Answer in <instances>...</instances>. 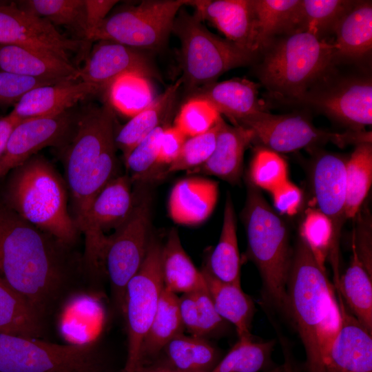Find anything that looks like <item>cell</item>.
<instances>
[{
  "instance_id": "cell-34",
  "label": "cell",
  "mask_w": 372,
  "mask_h": 372,
  "mask_svg": "<svg viewBox=\"0 0 372 372\" xmlns=\"http://www.w3.org/2000/svg\"><path fill=\"white\" fill-rule=\"evenodd\" d=\"M300 0H251L256 51L269 46L273 37L291 31Z\"/></svg>"
},
{
  "instance_id": "cell-26",
  "label": "cell",
  "mask_w": 372,
  "mask_h": 372,
  "mask_svg": "<svg viewBox=\"0 0 372 372\" xmlns=\"http://www.w3.org/2000/svg\"><path fill=\"white\" fill-rule=\"evenodd\" d=\"M200 270L219 316L234 326L238 338L251 337L255 306L251 297L243 291L241 285L218 280L204 266Z\"/></svg>"
},
{
  "instance_id": "cell-16",
  "label": "cell",
  "mask_w": 372,
  "mask_h": 372,
  "mask_svg": "<svg viewBox=\"0 0 372 372\" xmlns=\"http://www.w3.org/2000/svg\"><path fill=\"white\" fill-rule=\"evenodd\" d=\"M346 161L340 156L322 153L313 165L312 182L318 210L331 221L333 240L329 254L334 282L339 281V243L344 220L346 207Z\"/></svg>"
},
{
  "instance_id": "cell-47",
  "label": "cell",
  "mask_w": 372,
  "mask_h": 372,
  "mask_svg": "<svg viewBox=\"0 0 372 372\" xmlns=\"http://www.w3.org/2000/svg\"><path fill=\"white\" fill-rule=\"evenodd\" d=\"M276 209L282 214L295 215L302 203L300 189L288 180L271 192Z\"/></svg>"
},
{
  "instance_id": "cell-53",
  "label": "cell",
  "mask_w": 372,
  "mask_h": 372,
  "mask_svg": "<svg viewBox=\"0 0 372 372\" xmlns=\"http://www.w3.org/2000/svg\"><path fill=\"white\" fill-rule=\"evenodd\" d=\"M137 372H184L165 364L146 366L143 364Z\"/></svg>"
},
{
  "instance_id": "cell-43",
  "label": "cell",
  "mask_w": 372,
  "mask_h": 372,
  "mask_svg": "<svg viewBox=\"0 0 372 372\" xmlns=\"http://www.w3.org/2000/svg\"><path fill=\"white\" fill-rule=\"evenodd\" d=\"M220 116L218 111L205 99L190 97L182 105L174 126L189 138L207 132Z\"/></svg>"
},
{
  "instance_id": "cell-10",
  "label": "cell",
  "mask_w": 372,
  "mask_h": 372,
  "mask_svg": "<svg viewBox=\"0 0 372 372\" xmlns=\"http://www.w3.org/2000/svg\"><path fill=\"white\" fill-rule=\"evenodd\" d=\"M162 245L150 238L145 259L127 285L123 313L126 321L127 355L124 372H137L142 366L143 342L155 315L163 282Z\"/></svg>"
},
{
  "instance_id": "cell-23",
  "label": "cell",
  "mask_w": 372,
  "mask_h": 372,
  "mask_svg": "<svg viewBox=\"0 0 372 372\" xmlns=\"http://www.w3.org/2000/svg\"><path fill=\"white\" fill-rule=\"evenodd\" d=\"M218 197L217 181L199 176L178 181L169 194L168 210L176 223L195 226L212 214Z\"/></svg>"
},
{
  "instance_id": "cell-35",
  "label": "cell",
  "mask_w": 372,
  "mask_h": 372,
  "mask_svg": "<svg viewBox=\"0 0 372 372\" xmlns=\"http://www.w3.org/2000/svg\"><path fill=\"white\" fill-rule=\"evenodd\" d=\"M356 1L300 0L291 31H303L321 38V35L333 31L342 17Z\"/></svg>"
},
{
  "instance_id": "cell-37",
  "label": "cell",
  "mask_w": 372,
  "mask_h": 372,
  "mask_svg": "<svg viewBox=\"0 0 372 372\" xmlns=\"http://www.w3.org/2000/svg\"><path fill=\"white\" fill-rule=\"evenodd\" d=\"M276 341L238 338L209 372H267Z\"/></svg>"
},
{
  "instance_id": "cell-52",
  "label": "cell",
  "mask_w": 372,
  "mask_h": 372,
  "mask_svg": "<svg viewBox=\"0 0 372 372\" xmlns=\"http://www.w3.org/2000/svg\"><path fill=\"white\" fill-rule=\"evenodd\" d=\"M21 121L11 112L6 116H0V159L5 152L11 132Z\"/></svg>"
},
{
  "instance_id": "cell-30",
  "label": "cell",
  "mask_w": 372,
  "mask_h": 372,
  "mask_svg": "<svg viewBox=\"0 0 372 372\" xmlns=\"http://www.w3.org/2000/svg\"><path fill=\"white\" fill-rule=\"evenodd\" d=\"M348 267L335 287L349 311L372 331V273L360 260L353 241Z\"/></svg>"
},
{
  "instance_id": "cell-50",
  "label": "cell",
  "mask_w": 372,
  "mask_h": 372,
  "mask_svg": "<svg viewBox=\"0 0 372 372\" xmlns=\"http://www.w3.org/2000/svg\"><path fill=\"white\" fill-rule=\"evenodd\" d=\"M356 253L365 267L372 273L371 227L369 218H362L354 231L351 240Z\"/></svg>"
},
{
  "instance_id": "cell-3",
  "label": "cell",
  "mask_w": 372,
  "mask_h": 372,
  "mask_svg": "<svg viewBox=\"0 0 372 372\" xmlns=\"http://www.w3.org/2000/svg\"><path fill=\"white\" fill-rule=\"evenodd\" d=\"M285 310L303 344L307 371L325 372L323 358L339 331L341 313L326 269L300 238L292 255Z\"/></svg>"
},
{
  "instance_id": "cell-44",
  "label": "cell",
  "mask_w": 372,
  "mask_h": 372,
  "mask_svg": "<svg viewBox=\"0 0 372 372\" xmlns=\"http://www.w3.org/2000/svg\"><path fill=\"white\" fill-rule=\"evenodd\" d=\"M163 127L156 128L124 158L132 182L142 181L158 166L159 145Z\"/></svg>"
},
{
  "instance_id": "cell-6",
  "label": "cell",
  "mask_w": 372,
  "mask_h": 372,
  "mask_svg": "<svg viewBox=\"0 0 372 372\" xmlns=\"http://www.w3.org/2000/svg\"><path fill=\"white\" fill-rule=\"evenodd\" d=\"M247 255L257 267L265 290L274 305L285 310L286 285L293 253L287 227L259 189L247 183L242 212Z\"/></svg>"
},
{
  "instance_id": "cell-40",
  "label": "cell",
  "mask_w": 372,
  "mask_h": 372,
  "mask_svg": "<svg viewBox=\"0 0 372 372\" xmlns=\"http://www.w3.org/2000/svg\"><path fill=\"white\" fill-rule=\"evenodd\" d=\"M287 164L276 152L258 147L249 167V182L257 188L273 191L287 181Z\"/></svg>"
},
{
  "instance_id": "cell-33",
  "label": "cell",
  "mask_w": 372,
  "mask_h": 372,
  "mask_svg": "<svg viewBox=\"0 0 372 372\" xmlns=\"http://www.w3.org/2000/svg\"><path fill=\"white\" fill-rule=\"evenodd\" d=\"M184 330L179 311L178 296L163 287L152 322L143 342L142 365L148 358L158 355L170 340L183 333Z\"/></svg>"
},
{
  "instance_id": "cell-12",
  "label": "cell",
  "mask_w": 372,
  "mask_h": 372,
  "mask_svg": "<svg viewBox=\"0 0 372 372\" xmlns=\"http://www.w3.org/2000/svg\"><path fill=\"white\" fill-rule=\"evenodd\" d=\"M240 126L251 129L254 140L278 153L292 152L328 143L343 147L371 142V132L325 131L316 127L308 118L298 114L274 115L266 112L245 121Z\"/></svg>"
},
{
  "instance_id": "cell-4",
  "label": "cell",
  "mask_w": 372,
  "mask_h": 372,
  "mask_svg": "<svg viewBox=\"0 0 372 372\" xmlns=\"http://www.w3.org/2000/svg\"><path fill=\"white\" fill-rule=\"evenodd\" d=\"M9 174L3 203L26 222L72 245L79 231L68 210L66 183L52 164L36 154Z\"/></svg>"
},
{
  "instance_id": "cell-22",
  "label": "cell",
  "mask_w": 372,
  "mask_h": 372,
  "mask_svg": "<svg viewBox=\"0 0 372 372\" xmlns=\"http://www.w3.org/2000/svg\"><path fill=\"white\" fill-rule=\"evenodd\" d=\"M254 140L251 129L230 125L222 116L213 153L205 163L190 173L214 176L232 185L238 183L242 174L245 152Z\"/></svg>"
},
{
  "instance_id": "cell-1",
  "label": "cell",
  "mask_w": 372,
  "mask_h": 372,
  "mask_svg": "<svg viewBox=\"0 0 372 372\" xmlns=\"http://www.w3.org/2000/svg\"><path fill=\"white\" fill-rule=\"evenodd\" d=\"M81 265L69 246L0 201V276L45 320L72 291Z\"/></svg>"
},
{
  "instance_id": "cell-15",
  "label": "cell",
  "mask_w": 372,
  "mask_h": 372,
  "mask_svg": "<svg viewBox=\"0 0 372 372\" xmlns=\"http://www.w3.org/2000/svg\"><path fill=\"white\" fill-rule=\"evenodd\" d=\"M298 103L317 109L351 127V130H363L372 123V83L369 79H345L311 89Z\"/></svg>"
},
{
  "instance_id": "cell-48",
  "label": "cell",
  "mask_w": 372,
  "mask_h": 372,
  "mask_svg": "<svg viewBox=\"0 0 372 372\" xmlns=\"http://www.w3.org/2000/svg\"><path fill=\"white\" fill-rule=\"evenodd\" d=\"M187 136L175 126L164 128L161 134L158 166H169L178 156Z\"/></svg>"
},
{
  "instance_id": "cell-51",
  "label": "cell",
  "mask_w": 372,
  "mask_h": 372,
  "mask_svg": "<svg viewBox=\"0 0 372 372\" xmlns=\"http://www.w3.org/2000/svg\"><path fill=\"white\" fill-rule=\"evenodd\" d=\"M179 311L185 330L192 335L198 336V316L194 292L182 294L178 297Z\"/></svg>"
},
{
  "instance_id": "cell-19",
  "label": "cell",
  "mask_w": 372,
  "mask_h": 372,
  "mask_svg": "<svg viewBox=\"0 0 372 372\" xmlns=\"http://www.w3.org/2000/svg\"><path fill=\"white\" fill-rule=\"evenodd\" d=\"M200 21H208L231 42L254 53L255 17L251 0H187Z\"/></svg>"
},
{
  "instance_id": "cell-29",
  "label": "cell",
  "mask_w": 372,
  "mask_h": 372,
  "mask_svg": "<svg viewBox=\"0 0 372 372\" xmlns=\"http://www.w3.org/2000/svg\"><path fill=\"white\" fill-rule=\"evenodd\" d=\"M204 267L218 280L241 285V260L238 245L236 214L229 195L225 201L218 242Z\"/></svg>"
},
{
  "instance_id": "cell-46",
  "label": "cell",
  "mask_w": 372,
  "mask_h": 372,
  "mask_svg": "<svg viewBox=\"0 0 372 372\" xmlns=\"http://www.w3.org/2000/svg\"><path fill=\"white\" fill-rule=\"evenodd\" d=\"M198 316V337L207 336L219 332L225 320L216 311L207 289L194 291Z\"/></svg>"
},
{
  "instance_id": "cell-32",
  "label": "cell",
  "mask_w": 372,
  "mask_h": 372,
  "mask_svg": "<svg viewBox=\"0 0 372 372\" xmlns=\"http://www.w3.org/2000/svg\"><path fill=\"white\" fill-rule=\"evenodd\" d=\"M161 352L164 364L184 372H209L219 362L218 350L206 338L181 333L170 340Z\"/></svg>"
},
{
  "instance_id": "cell-2",
  "label": "cell",
  "mask_w": 372,
  "mask_h": 372,
  "mask_svg": "<svg viewBox=\"0 0 372 372\" xmlns=\"http://www.w3.org/2000/svg\"><path fill=\"white\" fill-rule=\"evenodd\" d=\"M114 121V110L108 103L87 107L79 113L74 133L63 149L71 216L85 242L90 237L92 205L117 176Z\"/></svg>"
},
{
  "instance_id": "cell-8",
  "label": "cell",
  "mask_w": 372,
  "mask_h": 372,
  "mask_svg": "<svg viewBox=\"0 0 372 372\" xmlns=\"http://www.w3.org/2000/svg\"><path fill=\"white\" fill-rule=\"evenodd\" d=\"M187 0L143 1L125 6L107 16L90 41H110L140 50L163 45L179 10Z\"/></svg>"
},
{
  "instance_id": "cell-11",
  "label": "cell",
  "mask_w": 372,
  "mask_h": 372,
  "mask_svg": "<svg viewBox=\"0 0 372 372\" xmlns=\"http://www.w3.org/2000/svg\"><path fill=\"white\" fill-rule=\"evenodd\" d=\"M149 224L147 197L136 198L130 216L107 238L103 256L104 272L109 278L114 304L121 313L127 285L139 270L147 253Z\"/></svg>"
},
{
  "instance_id": "cell-36",
  "label": "cell",
  "mask_w": 372,
  "mask_h": 372,
  "mask_svg": "<svg viewBox=\"0 0 372 372\" xmlns=\"http://www.w3.org/2000/svg\"><path fill=\"white\" fill-rule=\"evenodd\" d=\"M347 219L358 214L366 198L372 182V144L365 142L355 145L346 161Z\"/></svg>"
},
{
  "instance_id": "cell-17",
  "label": "cell",
  "mask_w": 372,
  "mask_h": 372,
  "mask_svg": "<svg viewBox=\"0 0 372 372\" xmlns=\"http://www.w3.org/2000/svg\"><path fill=\"white\" fill-rule=\"evenodd\" d=\"M80 68L79 79L94 85L105 92L118 78L129 74L147 77L157 75L143 50L110 41H97Z\"/></svg>"
},
{
  "instance_id": "cell-9",
  "label": "cell",
  "mask_w": 372,
  "mask_h": 372,
  "mask_svg": "<svg viewBox=\"0 0 372 372\" xmlns=\"http://www.w3.org/2000/svg\"><path fill=\"white\" fill-rule=\"evenodd\" d=\"M0 372H98L92 343L60 344L0 333Z\"/></svg>"
},
{
  "instance_id": "cell-7",
  "label": "cell",
  "mask_w": 372,
  "mask_h": 372,
  "mask_svg": "<svg viewBox=\"0 0 372 372\" xmlns=\"http://www.w3.org/2000/svg\"><path fill=\"white\" fill-rule=\"evenodd\" d=\"M172 32L180 42V80L189 96L215 83L224 72L249 63L254 57V53L209 32L194 14L182 8Z\"/></svg>"
},
{
  "instance_id": "cell-42",
  "label": "cell",
  "mask_w": 372,
  "mask_h": 372,
  "mask_svg": "<svg viewBox=\"0 0 372 372\" xmlns=\"http://www.w3.org/2000/svg\"><path fill=\"white\" fill-rule=\"evenodd\" d=\"M221 117L207 132L187 138L178 156L167 166L164 174L192 170L205 163L214 150Z\"/></svg>"
},
{
  "instance_id": "cell-31",
  "label": "cell",
  "mask_w": 372,
  "mask_h": 372,
  "mask_svg": "<svg viewBox=\"0 0 372 372\" xmlns=\"http://www.w3.org/2000/svg\"><path fill=\"white\" fill-rule=\"evenodd\" d=\"M45 331V320L0 276V333L41 339Z\"/></svg>"
},
{
  "instance_id": "cell-20",
  "label": "cell",
  "mask_w": 372,
  "mask_h": 372,
  "mask_svg": "<svg viewBox=\"0 0 372 372\" xmlns=\"http://www.w3.org/2000/svg\"><path fill=\"white\" fill-rule=\"evenodd\" d=\"M98 93L97 87L81 80L39 86L25 94L10 112L20 120L54 116Z\"/></svg>"
},
{
  "instance_id": "cell-18",
  "label": "cell",
  "mask_w": 372,
  "mask_h": 372,
  "mask_svg": "<svg viewBox=\"0 0 372 372\" xmlns=\"http://www.w3.org/2000/svg\"><path fill=\"white\" fill-rule=\"evenodd\" d=\"M336 292L341 323L323 358L325 372H372V331L356 319Z\"/></svg>"
},
{
  "instance_id": "cell-21",
  "label": "cell",
  "mask_w": 372,
  "mask_h": 372,
  "mask_svg": "<svg viewBox=\"0 0 372 372\" xmlns=\"http://www.w3.org/2000/svg\"><path fill=\"white\" fill-rule=\"evenodd\" d=\"M259 85L251 81L236 78L215 82L194 93L209 102L222 115L229 118L234 125L266 112L263 102L258 97Z\"/></svg>"
},
{
  "instance_id": "cell-28",
  "label": "cell",
  "mask_w": 372,
  "mask_h": 372,
  "mask_svg": "<svg viewBox=\"0 0 372 372\" xmlns=\"http://www.w3.org/2000/svg\"><path fill=\"white\" fill-rule=\"evenodd\" d=\"M182 85L180 79L156 96L143 110L136 114L115 134L116 149L121 151L123 158L156 128L160 126L172 107L178 90Z\"/></svg>"
},
{
  "instance_id": "cell-49",
  "label": "cell",
  "mask_w": 372,
  "mask_h": 372,
  "mask_svg": "<svg viewBox=\"0 0 372 372\" xmlns=\"http://www.w3.org/2000/svg\"><path fill=\"white\" fill-rule=\"evenodd\" d=\"M118 3L115 0H84L87 41H90L94 31Z\"/></svg>"
},
{
  "instance_id": "cell-25",
  "label": "cell",
  "mask_w": 372,
  "mask_h": 372,
  "mask_svg": "<svg viewBox=\"0 0 372 372\" xmlns=\"http://www.w3.org/2000/svg\"><path fill=\"white\" fill-rule=\"evenodd\" d=\"M161 266L165 289L176 294L207 289L205 277L185 251L176 229L169 231L162 246Z\"/></svg>"
},
{
  "instance_id": "cell-27",
  "label": "cell",
  "mask_w": 372,
  "mask_h": 372,
  "mask_svg": "<svg viewBox=\"0 0 372 372\" xmlns=\"http://www.w3.org/2000/svg\"><path fill=\"white\" fill-rule=\"evenodd\" d=\"M333 32L335 56L359 59L372 49L371 1H356L339 20Z\"/></svg>"
},
{
  "instance_id": "cell-24",
  "label": "cell",
  "mask_w": 372,
  "mask_h": 372,
  "mask_svg": "<svg viewBox=\"0 0 372 372\" xmlns=\"http://www.w3.org/2000/svg\"><path fill=\"white\" fill-rule=\"evenodd\" d=\"M0 70L59 81L79 80L80 76V68L73 63L14 44L0 43Z\"/></svg>"
},
{
  "instance_id": "cell-14",
  "label": "cell",
  "mask_w": 372,
  "mask_h": 372,
  "mask_svg": "<svg viewBox=\"0 0 372 372\" xmlns=\"http://www.w3.org/2000/svg\"><path fill=\"white\" fill-rule=\"evenodd\" d=\"M78 115L70 109L56 115L18 123L0 159V179L45 147L63 149L74 133Z\"/></svg>"
},
{
  "instance_id": "cell-41",
  "label": "cell",
  "mask_w": 372,
  "mask_h": 372,
  "mask_svg": "<svg viewBox=\"0 0 372 372\" xmlns=\"http://www.w3.org/2000/svg\"><path fill=\"white\" fill-rule=\"evenodd\" d=\"M300 238L307 244L318 263L325 269L333 240V227L329 218L318 209H308L300 225Z\"/></svg>"
},
{
  "instance_id": "cell-54",
  "label": "cell",
  "mask_w": 372,
  "mask_h": 372,
  "mask_svg": "<svg viewBox=\"0 0 372 372\" xmlns=\"http://www.w3.org/2000/svg\"><path fill=\"white\" fill-rule=\"evenodd\" d=\"M267 372H293L291 365L289 362L285 363L282 366H281L280 368H276L273 370H269Z\"/></svg>"
},
{
  "instance_id": "cell-5",
  "label": "cell",
  "mask_w": 372,
  "mask_h": 372,
  "mask_svg": "<svg viewBox=\"0 0 372 372\" xmlns=\"http://www.w3.org/2000/svg\"><path fill=\"white\" fill-rule=\"evenodd\" d=\"M335 57L333 43L307 32H289L265 54L259 79L275 98L298 103Z\"/></svg>"
},
{
  "instance_id": "cell-38",
  "label": "cell",
  "mask_w": 372,
  "mask_h": 372,
  "mask_svg": "<svg viewBox=\"0 0 372 372\" xmlns=\"http://www.w3.org/2000/svg\"><path fill=\"white\" fill-rule=\"evenodd\" d=\"M15 3L54 27L61 25L70 29L81 40L86 41L84 0H23Z\"/></svg>"
},
{
  "instance_id": "cell-45",
  "label": "cell",
  "mask_w": 372,
  "mask_h": 372,
  "mask_svg": "<svg viewBox=\"0 0 372 372\" xmlns=\"http://www.w3.org/2000/svg\"><path fill=\"white\" fill-rule=\"evenodd\" d=\"M61 82L63 81L25 76L0 70V106L14 105L30 90Z\"/></svg>"
},
{
  "instance_id": "cell-13",
  "label": "cell",
  "mask_w": 372,
  "mask_h": 372,
  "mask_svg": "<svg viewBox=\"0 0 372 372\" xmlns=\"http://www.w3.org/2000/svg\"><path fill=\"white\" fill-rule=\"evenodd\" d=\"M88 43L65 37L50 22L21 9L15 2H0V43L25 46L72 63V56L86 48Z\"/></svg>"
},
{
  "instance_id": "cell-39",
  "label": "cell",
  "mask_w": 372,
  "mask_h": 372,
  "mask_svg": "<svg viewBox=\"0 0 372 372\" xmlns=\"http://www.w3.org/2000/svg\"><path fill=\"white\" fill-rule=\"evenodd\" d=\"M107 103L131 118L145 109L156 98L149 78L129 74L117 79L105 92Z\"/></svg>"
}]
</instances>
